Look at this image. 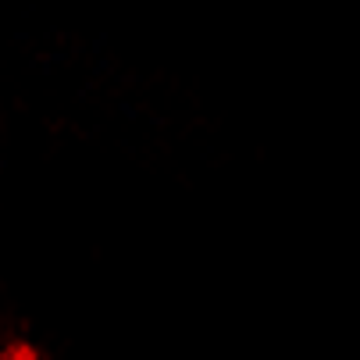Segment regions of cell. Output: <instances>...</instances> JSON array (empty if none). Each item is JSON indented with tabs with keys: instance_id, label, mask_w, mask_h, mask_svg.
<instances>
[]
</instances>
